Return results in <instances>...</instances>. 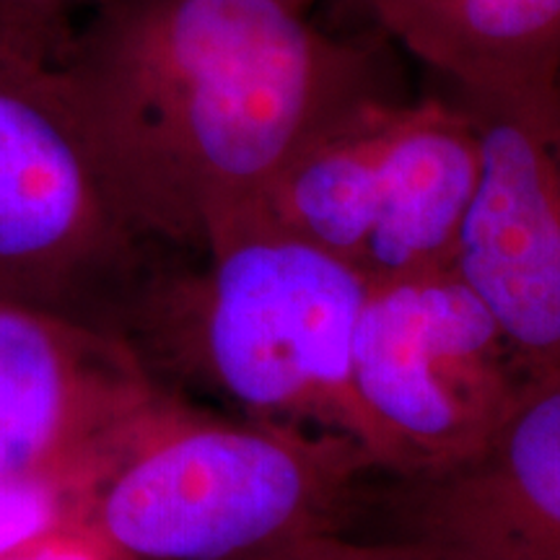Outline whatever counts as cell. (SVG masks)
I'll list each match as a JSON object with an SVG mask.
<instances>
[{
    "instance_id": "obj_1",
    "label": "cell",
    "mask_w": 560,
    "mask_h": 560,
    "mask_svg": "<svg viewBox=\"0 0 560 560\" xmlns=\"http://www.w3.org/2000/svg\"><path fill=\"white\" fill-rule=\"evenodd\" d=\"M58 66L132 231L190 255L255 219L335 112L387 89L376 50L285 0H104Z\"/></svg>"
},
{
    "instance_id": "obj_2",
    "label": "cell",
    "mask_w": 560,
    "mask_h": 560,
    "mask_svg": "<svg viewBox=\"0 0 560 560\" xmlns=\"http://www.w3.org/2000/svg\"><path fill=\"white\" fill-rule=\"evenodd\" d=\"M380 472L335 433L215 418L161 387L70 490L115 560H291L353 529Z\"/></svg>"
},
{
    "instance_id": "obj_3",
    "label": "cell",
    "mask_w": 560,
    "mask_h": 560,
    "mask_svg": "<svg viewBox=\"0 0 560 560\" xmlns=\"http://www.w3.org/2000/svg\"><path fill=\"white\" fill-rule=\"evenodd\" d=\"M369 283L265 221L215 236L182 270H145L115 332L159 384L179 382L244 420L363 446L350 350Z\"/></svg>"
},
{
    "instance_id": "obj_4",
    "label": "cell",
    "mask_w": 560,
    "mask_h": 560,
    "mask_svg": "<svg viewBox=\"0 0 560 560\" xmlns=\"http://www.w3.org/2000/svg\"><path fill=\"white\" fill-rule=\"evenodd\" d=\"M478 172L475 125L454 96L371 91L301 143L255 219L387 283L452 268Z\"/></svg>"
},
{
    "instance_id": "obj_5",
    "label": "cell",
    "mask_w": 560,
    "mask_h": 560,
    "mask_svg": "<svg viewBox=\"0 0 560 560\" xmlns=\"http://www.w3.org/2000/svg\"><path fill=\"white\" fill-rule=\"evenodd\" d=\"M145 247L60 66L0 47V301L115 332Z\"/></svg>"
},
{
    "instance_id": "obj_6",
    "label": "cell",
    "mask_w": 560,
    "mask_h": 560,
    "mask_svg": "<svg viewBox=\"0 0 560 560\" xmlns=\"http://www.w3.org/2000/svg\"><path fill=\"white\" fill-rule=\"evenodd\" d=\"M532 384L454 268L369 285L350 389L363 450L382 475L441 472L472 457Z\"/></svg>"
},
{
    "instance_id": "obj_7",
    "label": "cell",
    "mask_w": 560,
    "mask_h": 560,
    "mask_svg": "<svg viewBox=\"0 0 560 560\" xmlns=\"http://www.w3.org/2000/svg\"><path fill=\"white\" fill-rule=\"evenodd\" d=\"M480 145L452 268L532 382L560 374V81L454 91Z\"/></svg>"
},
{
    "instance_id": "obj_8",
    "label": "cell",
    "mask_w": 560,
    "mask_h": 560,
    "mask_svg": "<svg viewBox=\"0 0 560 560\" xmlns=\"http://www.w3.org/2000/svg\"><path fill=\"white\" fill-rule=\"evenodd\" d=\"M159 389L117 332L0 301V486L70 499Z\"/></svg>"
},
{
    "instance_id": "obj_9",
    "label": "cell",
    "mask_w": 560,
    "mask_h": 560,
    "mask_svg": "<svg viewBox=\"0 0 560 560\" xmlns=\"http://www.w3.org/2000/svg\"><path fill=\"white\" fill-rule=\"evenodd\" d=\"M488 560H560V374L535 382L501 429L450 470L376 472L353 529Z\"/></svg>"
},
{
    "instance_id": "obj_10",
    "label": "cell",
    "mask_w": 560,
    "mask_h": 560,
    "mask_svg": "<svg viewBox=\"0 0 560 560\" xmlns=\"http://www.w3.org/2000/svg\"><path fill=\"white\" fill-rule=\"evenodd\" d=\"M454 91L560 81V0H355Z\"/></svg>"
},
{
    "instance_id": "obj_11",
    "label": "cell",
    "mask_w": 560,
    "mask_h": 560,
    "mask_svg": "<svg viewBox=\"0 0 560 560\" xmlns=\"http://www.w3.org/2000/svg\"><path fill=\"white\" fill-rule=\"evenodd\" d=\"M104 0H0V47L58 62Z\"/></svg>"
},
{
    "instance_id": "obj_12",
    "label": "cell",
    "mask_w": 560,
    "mask_h": 560,
    "mask_svg": "<svg viewBox=\"0 0 560 560\" xmlns=\"http://www.w3.org/2000/svg\"><path fill=\"white\" fill-rule=\"evenodd\" d=\"M66 522V490L50 486H0V556Z\"/></svg>"
},
{
    "instance_id": "obj_13",
    "label": "cell",
    "mask_w": 560,
    "mask_h": 560,
    "mask_svg": "<svg viewBox=\"0 0 560 560\" xmlns=\"http://www.w3.org/2000/svg\"><path fill=\"white\" fill-rule=\"evenodd\" d=\"M291 560H488L467 556L439 545L418 540H397V537H374V535H346L327 537Z\"/></svg>"
},
{
    "instance_id": "obj_14",
    "label": "cell",
    "mask_w": 560,
    "mask_h": 560,
    "mask_svg": "<svg viewBox=\"0 0 560 560\" xmlns=\"http://www.w3.org/2000/svg\"><path fill=\"white\" fill-rule=\"evenodd\" d=\"M0 560H115L83 532L60 524L3 552Z\"/></svg>"
},
{
    "instance_id": "obj_15",
    "label": "cell",
    "mask_w": 560,
    "mask_h": 560,
    "mask_svg": "<svg viewBox=\"0 0 560 560\" xmlns=\"http://www.w3.org/2000/svg\"><path fill=\"white\" fill-rule=\"evenodd\" d=\"M285 3L293 5V9H299V11H310L314 3H319V0H285Z\"/></svg>"
}]
</instances>
